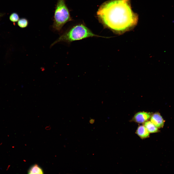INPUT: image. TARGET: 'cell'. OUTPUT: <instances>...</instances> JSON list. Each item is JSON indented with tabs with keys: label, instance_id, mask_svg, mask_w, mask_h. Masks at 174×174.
<instances>
[{
	"label": "cell",
	"instance_id": "3957f363",
	"mask_svg": "<svg viewBox=\"0 0 174 174\" xmlns=\"http://www.w3.org/2000/svg\"><path fill=\"white\" fill-rule=\"evenodd\" d=\"M71 20L65 0H58L54 11L53 28L59 32L65 24Z\"/></svg>",
	"mask_w": 174,
	"mask_h": 174
},
{
	"label": "cell",
	"instance_id": "30bf717a",
	"mask_svg": "<svg viewBox=\"0 0 174 174\" xmlns=\"http://www.w3.org/2000/svg\"><path fill=\"white\" fill-rule=\"evenodd\" d=\"M9 19L11 21L14 23L17 22L20 19L19 15L16 13H12L9 16Z\"/></svg>",
	"mask_w": 174,
	"mask_h": 174
},
{
	"label": "cell",
	"instance_id": "7c38bea8",
	"mask_svg": "<svg viewBox=\"0 0 174 174\" xmlns=\"http://www.w3.org/2000/svg\"><path fill=\"white\" fill-rule=\"evenodd\" d=\"M3 14L2 13H0V17L2 16Z\"/></svg>",
	"mask_w": 174,
	"mask_h": 174
},
{
	"label": "cell",
	"instance_id": "9c48e42d",
	"mask_svg": "<svg viewBox=\"0 0 174 174\" xmlns=\"http://www.w3.org/2000/svg\"><path fill=\"white\" fill-rule=\"evenodd\" d=\"M17 25L20 28H22L26 27L28 25L29 22L25 18H22L19 19L17 22Z\"/></svg>",
	"mask_w": 174,
	"mask_h": 174
},
{
	"label": "cell",
	"instance_id": "52a82bcc",
	"mask_svg": "<svg viewBox=\"0 0 174 174\" xmlns=\"http://www.w3.org/2000/svg\"><path fill=\"white\" fill-rule=\"evenodd\" d=\"M143 125L146 127L150 133H154L159 132V130L150 121L145 122Z\"/></svg>",
	"mask_w": 174,
	"mask_h": 174
},
{
	"label": "cell",
	"instance_id": "277c9868",
	"mask_svg": "<svg viewBox=\"0 0 174 174\" xmlns=\"http://www.w3.org/2000/svg\"><path fill=\"white\" fill-rule=\"evenodd\" d=\"M152 115L150 112H139L134 115L131 121L139 123H143L150 118Z\"/></svg>",
	"mask_w": 174,
	"mask_h": 174
},
{
	"label": "cell",
	"instance_id": "ba28073f",
	"mask_svg": "<svg viewBox=\"0 0 174 174\" xmlns=\"http://www.w3.org/2000/svg\"><path fill=\"white\" fill-rule=\"evenodd\" d=\"M29 174H42L43 172L42 168L37 164L31 166L28 171Z\"/></svg>",
	"mask_w": 174,
	"mask_h": 174
},
{
	"label": "cell",
	"instance_id": "4fadbf2b",
	"mask_svg": "<svg viewBox=\"0 0 174 174\" xmlns=\"http://www.w3.org/2000/svg\"><path fill=\"white\" fill-rule=\"evenodd\" d=\"M172 22L173 23H174V20H173L172 21Z\"/></svg>",
	"mask_w": 174,
	"mask_h": 174
},
{
	"label": "cell",
	"instance_id": "6da1fadb",
	"mask_svg": "<svg viewBox=\"0 0 174 174\" xmlns=\"http://www.w3.org/2000/svg\"><path fill=\"white\" fill-rule=\"evenodd\" d=\"M104 27L121 34L135 27L138 17L132 10L130 0H111L104 2L97 12Z\"/></svg>",
	"mask_w": 174,
	"mask_h": 174
},
{
	"label": "cell",
	"instance_id": "8992f818",
	"mask_svg": "<svg viewBox=\"0 0 174 174\" xmlns=\"http://www.w3.org/2000/svg\"><path fill=\"white\" fill-rule=\"evenodd\" d=\"M136 133L141 139H145L149 137L150 133L146 127L144 125L138 126Z\"/></svg>",
	"mask_w": 174,
	"mask_h": 174
},
{
	"label": "cell",
	"instance_id": "5b68a950",
	"mask_svg": "<svg viewBox=\"0 0 174 174\" xmlns=\"http://www.w3.org/2000/svg\"><path fill=\"white\" fill-rule=\"evenodd\" d=\"M150 121L158 129L162 128L164 123V121L160 114L158 112L152 114Z\"/></svg>",
	"mask_w": 174,
	"mask_h": 174
},
{
	"label": "cell",
	"instance_id": "8fae6325",
	"mask_svg": "<svg viewBox=\"0 0 174 174\" xmlns=\"http://www.w3.org/2000/svg\"><path fill=\"white\" fill-rule=\"evenodd\" d=\"M89 123L91 124H93L94 122V120L93 119H91L89 120Z\"/></svg>",
	"mask_w": 174,
	"mask_h": 174
},
{
	"label": "cell",
	"instance_id": "7a4b0ae2",
	"mask_svg": "<svg viewBox=\"0 0 174 174\" xmlns=\"http://www.w3.org/2000/svg\"><path fill=\"white\" fill-rule=\"evenodd\" d=\"M93 37H105L94 34L83 25H77L64 33L51 44V46L60 42L70 44L75 41Z\"/></svg>",
	"mask_w": 174,
	"mask_h": 174
}]
</instances>
